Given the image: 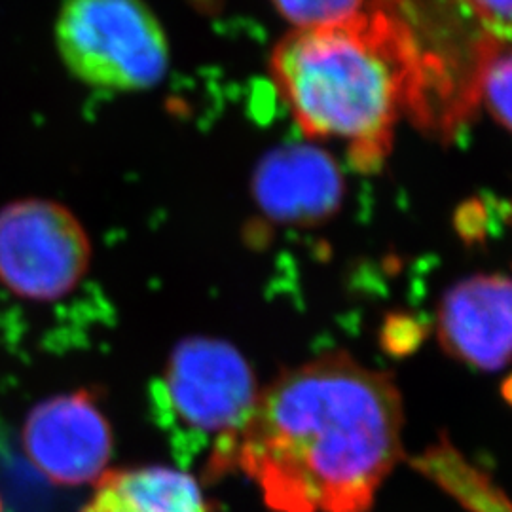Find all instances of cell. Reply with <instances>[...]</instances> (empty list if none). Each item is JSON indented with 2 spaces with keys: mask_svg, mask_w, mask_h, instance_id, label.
<instances>
[{
  "mask_svg": "<svg viewBox=\"0 0 512 512\" xmlns=\"http://www.w3.org/2000/svg\"><path fill=\"white\" fill-rule=\"evenodd\" d=\"M391 376L329 353L260 391L234 465L277 512H366L403 454Z\"/></svg>",
  "mask_w": 512,
  "mask_h": 512,
  "instance_id": "cell-1",
  "label": "cell"
},
{
  "mask_svg": "<svg viewBox=\"0 0 512 512\" xmlns=\"http://www.w3.org/2000/svg\"><path fill=\"white\" fill-rule=\"evenodd\" d=\"M270 71L306 137L342 141L363 173L382 167L412 88L395 19L374 6L340 25L294 29L275 46Z\"/></svg>",
  "mask_w": 512,
  "mask_h": 512,
  "instance_id": "cell-2",
  "label": "cell"
},
{
  "mask_svg": "<svg viewBox=\"0 0 512 512\" xmlns=\"http://www.w3.org/2000/svg\"><path fill=\"white\" fill-rule=\"evenodd\" d=\"M255 372L228 342L194 336L173 349L154 403L177 433L211 440L209 467H234L239 439L258 401Z\"/></svg>",
  "mask_w": 512,
  "mask_h": 512,
  "instance_id": "cell-3",
  "label": "cell"
},
{
  "mask_svg": "<svg viewBox=\"0 0 512 512\" xmlns=\"http://www.w3.org/2000/svg\"><path fill=\"white\" fill-rule=\"evenodd\" d=\"M55 46L69 73L99 90L141 92L169 71L164 25L145 0H65Z\"/></svg>",
  "mask_w": 512,
  "mask_h": 512,
  "instance_id": "cell-4",
  "label": "cell"
},
{
  "mask_svg": "<svg viewBox=\"0 0 512 512\" xmlns=\"http://www.w3.org/2000/svg\"><path fill=\"white\" fill-rule=\"evenodd\" d=\"M92 245L69 209L21 200L0 209V281L21 298L57 300L90 268Z\"/></svg>",
  "mask_w": 512,
  "mask_h": 512,
  "instance_id": "cell-5",
  "label": "cell"
},
{
  "mask_svg": "<svg viewBox=\"0 0 512 512\" xmlns=\"http://www.w3.org/2000/svg\"><path fill=\"white\" fill-rule=\"evenodd\" d=\"M23 448L38 471L55 484L97 482L112 456V431L86 391L38 404L23 427Z\"/></svg>",
  "mask_w": 512,
  "mask_h": 512,
  "instance_id": "cell-6",
  "label": "cell"
},
{
  "mask_svg": "<svg viewBox=\"0 0 512 512\" xmlns=\"http://www.w3.org/2000/svg\"><path fill=\"white\" fill-rule=\"evenodd\" d=\"M253 194L268 219L315 224L338 211L344 196V177L325 150L287 145L268 152L258 164Z\"/></svg>",
  "mask_w": 512,
  "mask_h": 512,
  "instance_id": "cell-7",
  "label": "cell"
},
{
  "mask_svg": "<svg viewBox=\"0 0 512 512\" xmlns=\"http://www.w3.org/2000/svg\"><path fill=\"white\" fill-rule=\"evenodd\" d=\"M444 349L480 370H499L512 359V279L476 275L444 296L439 310Z\"/></svg>",
  "mask_w": 512,
  "mask_h": 512,
  "instance_id": "cell-8",
  "label": "cell"
},
{
  "mask_svg": "<svg viewBox=\"0 0 512 512\" xmlns=\"http://www.w3.org/2000/svg\"><path fill=\"white\" fill-rule=\"evenodd\" d=\"M82 512H209L194 476L171 467L107 471Z\"/></svg>",
  "mask_w": 512,
  "mask_h": 512,
  "instance_id": "cell-9",
  "label": "cell"
},
{
  "mask_svg": "<svg viewBox=\"0 0 512 512\" xmlns=\"http://www.w3.org/2000/svg\"><path fill=\"white\" fill-rule=\"evenodd\" d=\"M418 463L425 475L439 482L465 509L473 512H512V503L507 495L488 476L478 473L471 463L461 458L452 446H435Z\"/></svg>",
  "mask_w": 512,
  "mask_h": 512,
  "instance_id": "cell-10",
  "label": "cell"
},
{
  "mask_svg": "<svg viewBox=\"0 0 512 512\" xmlns=\"http://www.w3.org/2000/svg\"><path fill=\"white\" fill-rule=\"evenodd\" d=\"M277 12L296 29L340 25L363 14L366 0H272Z\"/></svg>",
  "mask_w": 512,
  "mask_h": 512,
  "instance_id": "cell-11",
  "label": "cell"
},
{
  "mask_svg": "<svg viewBox=\"0 0 512 512\" xmlns=\"http://www.w3.org/2000/svg\"><path fill=\"white\" fill-rule=\"evenodd\" d=\"M480 99L503 128L512 131V44L503 46L486 65Z\"/></svg>",
  "mask_w": 512,
  "mask_h": 512,
  "instance_id": "cell-12",
  "label": "cell"
},
{
  "mask_svg": "<svg viewBox=\"0 0 512 512\" xmlns=\"http://www.w3.org/2000/svg\"><path fill=\"white\" fill-rule=\"evenodd\" d=\"M478 18L501 44H512V0H471Z\"/></svg>",
  "mask_w": 512,
  "mask_h": 512,
  "instance_id": "cell-13",
  "label": "cell"
}]
</instances>
